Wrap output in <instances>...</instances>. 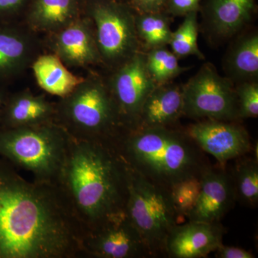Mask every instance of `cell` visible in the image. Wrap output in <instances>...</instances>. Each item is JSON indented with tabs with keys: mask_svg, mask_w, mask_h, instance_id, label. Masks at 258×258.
Wrapping results in <instances>:
<instances>
[{
	"mask_svg": "<svg viewBox=\"0 0 258 258\" xmlns=\"http://www.w3.org/2000/svg\"><path fill=\"white\" fill-rule=\"evenodd\" d=\"M203 0H168L165 13L171 17H183L200 12Z\"/></svg>",
	"mask_w": 258,
	"mask_h": 258,
	"instance_id": "cell-28",
	"label": "cell"
},
{
	"mask_svg": "<svg viewBox=\"0 0 258 258\" xmlns=\"http://www.w3.org/2000/svg\"><path fill=\"white\" fill-rule=\"evenodd\" d=\"M55 103L30 90L9 93L0 116L5 128L35 126L55 122Z\"/></svg>",
	"mask_w": 258,
	"mask_h": 258,
	"instance_id": "cell-17",
	"label": "cell"
},
{
	"mask_svg": "<svg viewBox=\"0 0 258 258\" xmlns=\"http://www.w3.org/2000/svg\"><path fill=\"white\" fill-rule=\"evenodd\" d=\"M55 122L73 139L113 146L125 131L108 83L96 74L55 103Z\"/></svg>",
	"mask_w": 258,
	"mask_h": 258,
	"instance_id": "cell-4",
	"label": "cell"
},
{
	"mask_svg": "<svg viewBox=\"0 0 258 258\" xmlns=\"http://www.w3.org/2000/svg\"><path fill=\"white\" fill-rule=\"evenodd\" d=\"M184 130L200 149L215 157L222 167L252 149L247 131L234 122L202 119Z\"/></svg>",
	"mask_w": 258,
	"mask_h": 258,
	"instance_id": "cell-11",
	"label": "cell"
},
{
	"mask_svg": "<svg viewBox=\"0 0 258 258\" xmlns=\"http://www.w3.org/2000/svg\"><path fill=\"white\" fill-rule=\"evenodd\" d=\"M36 34L15 22L0 23V84L23 74L41 54Z\"/></svg>",
	"mask_w": 258,
	"mask_h": 258,
	"instance_id": "cell-13",
	"label": "cell"
},
{
	"mask_svg": "<svg viewBox=\"0 0 258 258\" xmlns=\"http://www.w3.org/2000/svg\"><path fill=\"white\" fill-rule=\"evenodd\" d=\"M201 189V176L184 180L169 190L171 201L180 217L188 216L193 210Z\"/></svg>",
	"mask_w": 258,
	"mask_h": 258,
	"instance_id": "cell-26",
	"label": "cell"
},
{
	"mask_svg": "<svg viewBox=\"0 0 258 258\" xmlns=\"http://www.w3.org/2000/svg\"><path fill=\"white\" fill-rule=\"evenodd\" d=\"M215 257L218 258H254L252 252L237 247H230L223 244L216 249Z\"/></svg>",
	"mask_w": 258,
	"mask_h": 258,
	"instance_id": "cell-31",
	"label": "cell"
},
{
	"mask_svg": "<svg viewBox=\"0 0 258 258\" xmlns=\"http://www.w3.org/2000/svg\"><path fill=\"white\" fill-rule=\"evenodd\" d=\"M171 18L165 12L135 13L136 29L143 52L169 45L173 32Z\"/></svg>",
	"mask_w": 258,
	"mask_h": 258,
	"instance_id": "cell-22",
	"label": "cell"
},
{
	"mask_svg": "<svg viewBox=\"0 0 258 258\" xmlns=\"http://www.w3.org/2000/svg\"><path fill=\"white\" fill-rule=\"evenodd\" d=\"M145 56L148 71L157 85L170 82L190 69L180 66L179 58L166 46L147 51Z\"/></svg>",
	"mask_w": 258,
	"mask_h": 258,
	"instance_id": "cell-24",
	"label": "cell"
},
{
	"mask_svg": "<svg viewBox=\"0 0 258 258\" xmlns=\"http://www.w3.org/2000/svg\"><path fill=\"white\" fill-rule=\"evenodd\" d=\"M230 172L226 167L207 168L201 176V189L188 221L219 222L235 203Z\"/></svg>",
	"mask_w": 258,
	"mask_h": 258,
	"instance_id": "cell-14",
	"label": "cell"
},
{
	"mask_svg": "<svg viewBox=\"0 0 258 258\" xmlns=\"http://www.w3.org/2000/svg\"><path fill=\"white\" fill-rule=\"evenodd\" d=\"M9 93L5 88V85L0 84V116H1L2 111L4 108L5 102H6Z\"/></svg>",
	"mask_w": 258,
	"mask_h": 258,
	"instance_id": "cell-32",
	"label": "cell"
},
{
	"mask_svg": "<svg viewBox=\"0 0 258 258\" xmlns=\"http://www.w3.org/2000/svg\"><path fill=\"white\" fill-rule=\"evenodd\" d=\"M230 174L236 202L247 208H255L258 204L257 158L241 159Z\"/></svg>",
	"mask_w": 258,
	"mask_h": 258,
	"instance_id": "cell-23",
	"label": "cell"
},
{
	"mask_svg": "<svg viewBox=\"0 0 258 258\" xmlns=\"http://www.w3.org/2000/svg\"><path fill=\"white\" fill-rule=\"evenodd\" d=\"M127 167L125 215L140 234L152 257H166V241L180 218L169 190L153 184Z\"/></svg>",
	"mask_w": 258,
	"mask_h": 258,
	"instance_id": "cell-6",
	"label": "cell"
},
{
	"mask_svg": "<svg viewBox=\"0 0 258 258\" xmlns=\"http://www.w3.org/2000/svg\"><path fill=\"white\" fill-rule=\"evenodd\" d=\"M168 0H127L135 13H161L165 11Z\"/></svg>",
	"mask_w": 258,
	"mask_h": 258,
	"instance_id": "cell-30",
	"label": "cell"
},
{
	"mask_svg": "<svg viewBox=\"0 0 258 258\" xmlns=\"http://www.w3.org/2000/svg\"><path fill=\"white\" fill-rule=\"evenodd\" d=\"M113 71L107 83L125 130H132L137 127L144 102L157 85L148 71L143 51Z\"/></svg>",
	"mask_w": 258,
	"mask_h": 258,
	"instance_id": "cell-9",
	"label": "cell"
},
{
	"mask_svg": "<svg viewBox=\"0 0 258 258\" xmlns=\"http://www.w3.org/2000/svg\"><path fill=\"white\" fill-rule=\"evenodd\" d=\"M226 230L219 222L188 221L177 225L166 241V257H208L222 244Z\"/></svg>",
	"mask_w": 258,
	"mask_h": 258,
	"instance_id": "cell-16",
	"label": "cell"
},
{
	"mask_svg": "<svg viewBox=\"0 0 258 258\" xmlns=\"http://www.w3.org/2000/svg\"><path fill=\"white\" fill-rule=\"evenodd\" d=\"M181 88L183 116L195 120H240L235 85L220 76L212 63L204 64Z\"/></svg>",
	"mask_w": 258,
	"mask_h": 258,
	"instance_id": "cell-8",
	"label": "cell"
},
{
	"mask_svg": "<svg viewBox=\"0 0 258 258\" xmlns=\"http://www.w3.org/2000/svg\"><path fill=\"white\" fill-rule=\"evenodd\" d=\"M71 136L56 123L35 126H0V157L30 171L34 180L56 184Z\"/></svg>",
	"mask_w": 258,
	"mask_h": 258,
	"instance_id": "cell-5",
	"label": "cell"
},
{
	"mask_svg": "<svg viewBox=\"0 0 258 258\" xmlns=\"http://www.w3.org/2000/svg\"><path fill=\"white\" fill-rule=\"evenodd\" d=\"M256 8V0H203L200 12L210 41H225L240 33Z\"/></svg>",
	"mask_w": 258,
	"mask_h": 258,
	"instance_id": "cell-15",
	"label": "cell"
},
{
	"mask_svg": "<svg viewBox=\"0 0 258 258\" xmlns=\"http://www.w3.org/2000/svg\"><path fill=\"white\" fill-rule=\"evenodd\" d=\"M240 119L255 118L258 115L257 81H246L235 84Z\"/></svg>",
	"mask_w": 258,
	"mask_h": 258,
	"instance_id": "cell-27",
	"label": "cell"
},
{
	"mask_svg": "<svg viewBox=\"0 0 258 258\" xmlns=\"http://www.w3.org/2000/svg\"><path fill=\"white\" fill-rule=\"evenodd\" d=\"M37 84L45 92L59 98L67 96L82 82L53 53L40 54L31 64Z\"/></svg>",
	"mask_w": 258,
	"mask_h": 258,
	"instance_id": "cell-21",
	"label": "cell"
},
{
	"mask_svg": "<svg viewBox=\"0 0 258 258\" xmlns=\"http://www.w3.org/2000/svg\"><path fill=\"white\" fill-rule=\"evenodd\" d=\"M46 43L68 68L102 64L94 26L86 14L66 28L47 34Z\"/></svg>",
	"mask_w": 258,
	"mask_h": 258,
	"instance_id": "cell-12",
	"label": "cell"
},
{
	"mask_svg": "<svg viewBox=\"0 0 258 258\" xmlns=\"http://www.w3.org/2000/svg\"><path fill=\"white\" fill-rule=\"evenodd\" d=\"M123 1H126L127 2V0H123Z\"/></svg>",
	"mask_w": 258,
	"mask_h": 258,
	"instance_id": "cell-33",
	"label": "cell"
},
{
	"mask_svg": "<svg viewBox=\"0 0 258 258\" xmlns=\"http://www.w3.org/2000/svg\"><path fill=\"white\" fill-rule=\"evenodd\" d=\"M223 64L226 77L234 84L257 81V32H246L237 37L227 51Z\"/></svg>",
	"mask_w": 258,
	"mask_h": 258,
	"instance_id": "cell-20",
	"label": "cell"
},
{
	"mask_svg": "<svg viewBox=\"0 0 258 258\" xmlns=\"http://www.w3.org/2000/svg\"><path fill=\"white\" fill-rule=\"evenodd\" d=\"M83 255L93 258L152 257L125 212L83 235Z\"/></svg>",
	"mask_w": 258,
	"mask_h": 258,
	"instance_id": "cell-10",
	"label": "cell"
},
{
	"mask_svg": "<svg viewBox=\"0 0 258 258\" xmlns=\"http://www.w3.org/2000/svg\"><path fill=\"white\" fill-rule=\"evenodd\" d=\"M92 20L102 64L114 70L142 50L135 12L123 0H85Z\"/></svg>",
	"mask_w": 258,
	"mask_h": 258,
	"instance_id": "cell-7",
	"label": "cell"
},
{
	"mask_svg": "<svg viewBox=\"0 0 258 258\" xmlns=\"http://www.w3.org/2000/svg\"><path fill=\"white\" fill-rule=\"evenodd\" d=\"M30 0H0V23H15Z\"/></svg>",
	"mask_w": 258,
	"mask_h": 258,
	"instance_id": "cell-29",
	"label": "cell"
},
{
	"mask_svg": "<svg viewBox=\"0 0 258 258\" xmlns=\"http://www.w3.org/2000/svg\"><path fill=\"white\" fill-rule=\"evenodd\" d=\"M198 12H192L184 16V21L175 32H172L170 45L171 51L178 57L196 56L200 60L205 57L198 46Z\"/></svg>",
	"mask_w": 258,
	"mask_h": 258,
	"instance_id": "cell-25",
	"label": "cell"
},
{
	"mask_svg": "<svg viewBox=\"0 0 258 258\" xmlns=\"http://www.w3.org/2000/svg\"><path fill=\"white\" fill-rule=\"evenodd\" d=\"M83 232L57 185L29 181L0 158V258H76Z\"/></svg>",
	"mask_w": 258,
	"mask_h": 258,
	"instance_id": "cell-1",
	"label": "cell"
},
{
	"mask_svg": "<svg viewBox=\"0 0 258 258\" xmlns=\"http://www.w3.org/2000/svg\"><path fill=\"white\" fill-rule=\"evenodd\" d=\"M183 105L181 86L157 85L144 102L135 128L175 126L183 116Z\"/></svg>",
	"mask_w": 258,
	"mask_h": 258,
	"instance_id": "cell-19",
	"label": "cell"
},
{
	"mask_svg": "<svg viewBox=\"0 0 258 258\" xmlns=\"http://www.w3.org/2000/svg\"><path fill=\"white\" fill-rule=\"evenodd\" d=\"M114 147L129 168L168 190L184 180L200 177L211 166L185 130L175 126L125 131Z\"/></svg>",
	"mask_w": 258,
	"mask_h": 258,
	"instance_id": "cell-3",
	"label": "cell"
},
{
	"mask_svg": "<svg viewBox=\"0 0 258 258\" xmlns=\"http://www.w3.org/2000/svg\"><path fill=\"white\" fill-rule=\"evenodd\" d=\"M56 185L83 235L125 213L128 167L111 144L71 137Z\"/></svg>",
	"mask_w": 258,
	"mask_h": 258,
	"instance_id": "cell-2",
	"label": "cell"
},
{
	"mask_svg": "<svg viewBox=\"0 0 258 258\" xmlns=\"http://www.w3.org/2000/svg\"><path fill=\"white\" fill-rule=\"evenodd\" d=\"M85 0H30L25 25L35 33L50 34L85 15Z\"/></svg>",
	"mask_w": 258,
	"mask_h": 258,
	"instance_id": "cell-18",
	"label": "cell"
}]
</instances>
